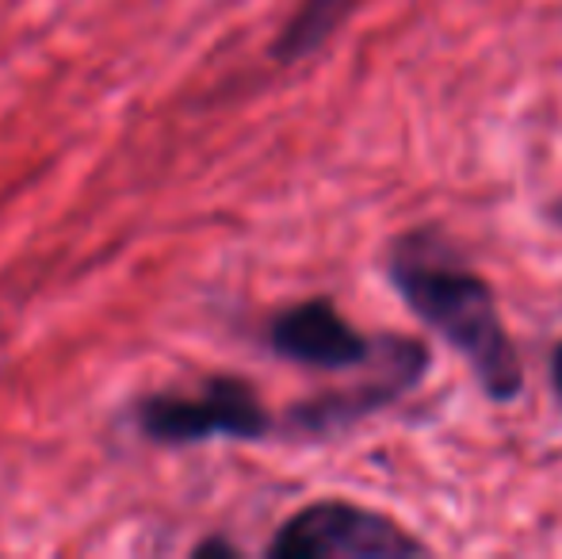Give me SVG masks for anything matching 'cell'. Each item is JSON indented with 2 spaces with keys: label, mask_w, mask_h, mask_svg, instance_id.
Instances as JSON below:
<instances>
[{
  "label": "cell",
  "mask_w": 562,
  "mask_h": 559,
  "mask_svg": "<svg viewBox=\"0 0 562 559\" xmlns=\"http://www.w3.org/2000/svg\"><path fill=\"white\" fill-rule=\"evenodd\" d=\"M386 277L402 303L471 365L486 399L509 403L520 395L525 368L502 326L494 291L479 272L467 269L437 231H417L394 242Z\"/></svg>",
  "instance_id": "cell-1"
},
{
  "label": "cell",
  "mask_w": 562,
  "mask_h": 559,
  "mask_svg": "<svg viewBox=\"0 0 562 559\" xmlns=\"http://www.w3.org/2000/svg\"><path fill=\"white\" fill-rule=\"evenodd\" d=\"M272 559H406L429 556L394 517L352 502H314L299 510L268 545Z\"/></svg>",
  "instance_id": "cell-2"
},
{
  "label": "cell",
  "mask_w": 562,
  "mask_h": 559,
  "mask_svg": "<svg viewBox=\"0 0 562 559\" xmlns=\"http://www.w3.org/2000/svg\"><path fill=\"white\" fill-rule=\"evenodd\" d=\"M134 422L157 445H195L211 437L257 440L268 433V414L260 406L257 391L234 376L207 380L200 391H169L149 395L138 403Z\"/></svg>",
  "instance_id": "cell-3"
},
{
  "label": "cell",
  "mask_w": 562,
  "mask_h": 559,
  "mask_svg": "<svg viewBox=\"0 0 562 559\" xmlns=\"http://www.w3.org/2000/svg\"><path fill=\"white\" fill-rule=\"evenodd\" d=\"M371 360H375L371 380L356 383L348 391H334L326 399H314V403H303L291 414V425L299 433H337L345 425L383 411L398 395H406L414 383H422L425 368H429L425 345L409 342V337H386V342L371 345Z\"/></svg>",
  "instance_id": "cell-4"
},
{
  "label": "cell",
  "mask_w": 562,
  "mask_h": 559,
  "mask_svg": "<svg viewBox=\"0 0 562 559\" xmlns=\"http://www.w3.org/2000/svg\"><path fill=\"white\" fill-rule=\"evenodd\" d=\"M268 342L280 357L306 368H326V372L360 368L371 357V342L356 326H348L345 314L329 299L288 306L268 326Z\"/></svg>",
  "instance_id": "cell-5"
},
{
  "label": "cell",
  "mask_w": 562,
  "mask_h": 559,
  "mask_svg": "<svg viewBox=\"0 0 562 559\" xmlns=\"http://www.w3.org/2000/svg\"><path fill=\"white\" fill-rule=\"evenodd\" d=\"M356 4H360V0H303V8H299L288 27L280 31L272 54L280 62H299V58H306V54H314L340 23L352 15Z\"/></svg>",
  "instance_id": "cell-6"
},
{
  "label": "cell",
  "mask_w": 562,
  "mask_h": 559,
  "mask_svg": "<svg viewBox=\"0 0 562 559\" xmlns=\"http://www.w3.org/2000/svg\"><path fill=\"white\" fill-rule=\"evenodd\" d=\"M551 383H555L559 403H562V342L555 345V357H551Z\"/></svg>",
  "instance_id": "cell-7"
}]
</instances>
